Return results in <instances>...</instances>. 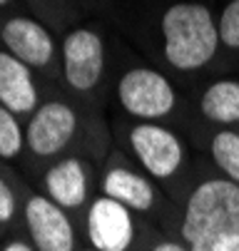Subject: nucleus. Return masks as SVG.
<instances>
[{
	"mask_svg": "<svg viewBox=\"0 0 239 251\" xmlns=\"http://www.w3.org/2000/svg\"><path fill=\"white\" fill-rule=\"evenodd\" d=\"M5 3H8V0H0V5H5Z\"/></svg>",
	"mask_w": 239,
	"mask_h": 251,
	"instance_id": "nucleus-21",
	"label": "nucleus"
},
{
	"mask_svg": "<svg viewBox=\"0 0 239 251\" xmlns=\"http://www.w3.org/2000/svg\"><path fill=\"white\" fill-rule=\"evenodd\" d=\"M87 236L97 251H127L134 239L130 209L110 197L95 199L87 211Z\"/></svg>",
	"mask_w": 239,
	"mask_h": 251,
	"instance_id": "nucleus-5",
	"label": "nucleus"
},
{
	"mask_svg": "<svg viewBox=\"0 0 239 251\" xmlns=\"http://www.w3.org/2000/svg\"><path fill=\"white\" fill-rule=\"evenodd\" d=\"M3 43L18 60L32 67H43L53 57V40L48 30L30 18L8 20L3 27Z\"/></svg>",
	"mask_w": 239,
	"mask_h": 251,
	"instance_id": "nucleus-9",
	"label": "nucleus"
},
{
	"mask_svg": "<svg viewBox=\"0 0 239 251\" xmlns=\"http://www.w3.org/2000/svg\"><path fill=\"white\" fill-rule=\"evenodd\" d=\"M105 197L125 204L130 211H147L155 204V189L145 176H140L137 172H130L122 167H115L105 174L102 182Z\"/></svg>",
	"mask_w": 239,
	"mask_h": 251,
	"instance_id": "nucleus-11",
	"label": "nucleus"
},
{
	"mask_svg": "<svg viewBox=\"0 0 239 251\" xmlns=\"http://www.w3.org/2000/svg\"><path fill=\"white\" fill-rule=\"evenodd\" d=\"M202 115L219 125L239 122V82H214L202 95Z\"/></svg>",
	"mask_w": 239,
	"mask_h": 251,
	"instance_id": "nucleus-13",
	"label": "nucleus"
},
{
	"mask_svg": "<svg viewBox=\"0 0 239 251\" xmlns=\"http://www.w3.org/2000/svg\"><path fill=\"white\" fill-rule=\"evenodd\" d=\"M23 150V132L10 110L0 107V157L13 159Z\"/></svg>",
	"mask_w": 239,
	"mask_h": 251,
	"instance_id": "nucleus-15",
	"label": "nucleus"
},
{
	"mask_svg": "<svg viewBox=\"0 0 239 251\" xmlns=\"http://www.w3.org/2000/svg\"><path fill=\"white\" fill-rule=\"evenodd\" d=\"M130 145L140 157L142 167L157 179H169L182 164V142L177 139V134L152 122L134 127L130 134Z\"/></svg>",
	"mask_w": 239,
	"mask_h": 251,
	"instance_id": "nucleus-4",
	"label": "nucleus"
},
{
	"mask_svg": "<svg viewBox=\"0 0 239 251\" xmlns=\"http://www.w3.org/2000/svg\"><path fill=\"white\" fill-rule=\"evenodd\" d=\"M229 234H239V184L232 179H207L187 199L182 239L189 251H212Z\"/></svg>",
	"mask_w": 239,
	"mask_h": 251,
	"instance_id": "nucleus-1",
	"label": "nucleus"
},
{
	"mask_svg": "<svg viewBox=\"0 0 239 251\" xmlns=\"http://www.w3.org/2000/svg\"><path fill=\"white\" fill-rule=\"evenodd\" d=\"M25 222L38 251H73L75 236L60 204L48 197H32L25 206Z\"/></svg>",
	"mask_w": 239,
	"mask_h": 251,
	"instance_id": "nucleus-6",
	"label": "nucleus"
},
{
	"mask_svg": "<svg viewBox=\"0 0 239 251\" xmlns=\"http://www.w3.org/2000/svg\"><path fill=\"white\" fill-rule=\"evenodd\" d=\"M75 132V112L62 102H48L27 125V145L35 154H57Z\"/></svg>",
	"mask_w": 239,
	"mask_h": 251,
	"instance_id": "nucleus-8",
	"label": "nucleus"
},
{
	"mask_svg": "<svg viewBox=\"0 0 239 251\" xmlns=\"http://www.w3.org/2000/svg\"><path fill=\"white\" fill-rule=\"evenodd\" d=\"M120 102L122 107L142 120H159L172 112L175 107V90L164 75L155 70H130L120 80Z\"/></svg>",
	"mask_w": 239,
	"mask_h": 251,
	"instance_id": "nucleus-3",
	"label": "nucleus"
},
{
	"mask_svg": "<svg viewBox=\"0 0 239 251\" xmlns=\"http://www.w3.org/2000/svg\"><path fill=\"white\" fill-rule=\"evenodd\" d=\"M219 40L239 50V0H232L219 18Z\"/></svg>",
	"mask_w": 239,
	"mask_h": 251,
	"instance_id": "nucleus-16",
	"label": "nucleus"
},
{
	"mask_svg": "<svg viewBox=\"0 0 239 251\" xmlns=\"http://www.w3.org/2000/svg\"><path fill=\"white\" fill-rule=\"evenodd\" d=\"M212 251H239V234H229L214 244Z\"/></svg>",
	"mask_w": 239,
	"mask_h": 251,
	"instance_id": "nucleus-18",
	"label": "nucleus"
},
{
	"mask_svg": "<svg viewBox=\"0 0 239 251\" xmlns=\"http://www.w3.org/2000/svg\"><path fill=\"white\" fill-rule=\"evenodd\" d=\"M212 157L217 167L227 174V179L239 184V134L229 129L219 132L212 139Z\"/></svg>",
	"mask_w": 239,
	"mask_h": 251,
	"instance_id": "nucleus-14",
	"label": "nucleus"
},
{
	"mask_svg": "<svg viewBox=\"0 0 239 251\" xmlns=\"http://www.w3.org/2000/svg\"><path fill=\"white\" fill-rule=\"evenodd\" d=\"M3 251H32L27 244H23V241H13V244H8Z\"/></svg>",
	"mask_w": 239,
	"mask_h": 251,
	"instance_id": "nucleus-20",
	"label": "nucleus"
},
{
	"mask_svg": "<svg viewBox=\"0 0 239 251\" xmlns=\"http://www.w3.org/2000/svg\"><path fill=\"white\" fill-rule=\"evenodd\" d=\"M45 187L55 204H60L65 209L82 206L85 194H87V179H85L82 164L78 159H65V162L55 164L45 176Z\"/></svg>",
	"mask_w": 239,
	"mask_h": 251,
	"instance_id": "nucleus-12",
	"label": "nucleus"
},
{
	"mask_svg": "<svg viewBox=\"0 0 239 251\" xmlns=\"http://www.w3.org/2000/svg\"><path fill=\"white\" fill-rule=\"evenodd\" d=\"M38 102L30 70L13 52H0V104L10 112H30Z\"/></svg>",
	"mask_w": 239,
	"mask_h": 251,
	"instance_id": "nucleus-10",
	"label": "nucleus"
},
{
	"mask_svg": "<svg viewBox=\"0 0 239 251\" xmlns=\"http://www.w3.org/2000/svg\"><path fill=\"white\" fill-rule=\"evenodd\" d=\"M13 214H15V197H13L10 187L0 179V224L10 222Z\"/></svg>",
	"mask_w": 239,
	"mask_h": 251,
	"instance_id": "nucleus-17",
	"label": "nucleus"
},
{
	"mask_svg": "<svg viewBox=\"0 0 239 251\" xmlns=\"http://www.w3.org/2000/svg\"><path fill=\"white\" fill-rule=\"evenodd\" d=\"M152 251H189V249H185V246H180V244H175V241H162V244H157Z\"/></svg>",
	"mask_w": 239,
	"mask_h": 251,
	"instance_id": "nucleus-19",
	"label": "nucleus"
},
{
	"mask_svg": "<svg viewBox=\"0 0 239 251\" xmlns=\"http://www.w3.org/2000/svg\"><path fill=\"white\" fill-rule=\"evenodd\" d=\"M65 77L75 90H90L102 75V40L92 30H73L65 38Z\"/></svg>",
	"mask_w": 239,
	"mask_h": 251,
	"instance_id": "nucleus-7",
	"label": "nucleus"
},
{
	"mask_svg": "<svg viewBox=\"0 0 239 251\" xmlns=\"http://www.w3.org/2000/svg\"><path fill=\"white\" fill-rule=\"evenodd\" d=\"M164 55L177 70L207 65L219 45V27L210 8L199 3H177L162 18Z\"/></svg>",
	"mask_w": 239,
	"mask_h": 251,
	"instance_id": "nucleus-2",
	"label": "nucleus"
},
{
	"mask_svg": "<svg viewBox=\"0 0 239 251\" xmlns=\"http://www.w3.org/2000/svg\"><path fill=\"white\" fill-rule=\"evenodd\" d=\"M87 251H97V249H87Z\"/></svg>",
	"mask_w": 239,
	"mask_h": 251,
	"instance_id": "nucleus-22",
	"label": "nucleus"
}]
</instances>
